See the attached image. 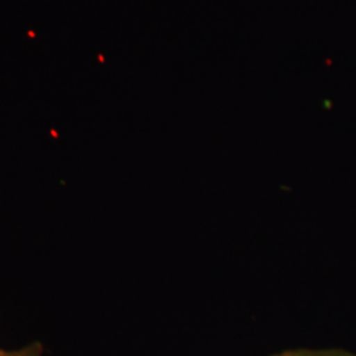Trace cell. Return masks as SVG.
I'll list each match as a JSON object with an SVG mask.
<instances>
[{
    "label": "cell",
    "mask_w": 356,
    "mask_h": 356,
    "mask_svg": "<svg viewBox=\"0 0 356 356\" xmlns=\"http://www.w3.org/2000/svg\"><path fill=\"white\" fill-rule=\"evenodd\" d=\"M270 356H356L354 353L344 351V350H307V348H298V350H288L279 354Z\"/></svg>",
    "instance_id": "6da1fadb"
},
{
    "label": "cell",
    "mask_w": 356,
    "mask_h": 356,
    "mask_svg": "<svg viewBox=\"0 0 356 356\" xmlns=\"http://www.w3.org/2000/svg\"><path fill=\"white\" fill-rule=\"evenodd\" d=\"M45 355V348L44 344L41 342H32V343L26 344L20 348L15 350H4L0 348V356H44Z\"/></svg>",
    "instance_id": "7a4b0ae2"
}]
</instances>
